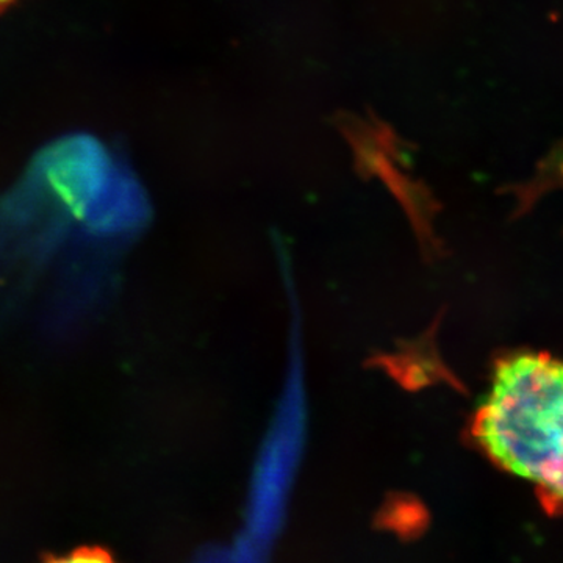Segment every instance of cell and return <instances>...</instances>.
<instances>
[{"label":"cell","instance_id":"cell-3","mask_svg":"<svg viewBox=\"0 0 563 563\" xmlns=\"http://www.w3.org/2000/svg\"><path fill=\"white\" fill-rule=\"evenodd\" d=\"M47 561L57 562H111L113 555L109 550L101 547H81L70 551L69 555H60V558H49Z\"/></svg>","mask_w":563,"mask_h":563},{"label":"cell","instance_id":"cell-1","mask_svg":"<svg viewBox=\"0 0 563 563\" xmlns=\"http://www.w3.org/2000/svg\"><path fill=\"white\" fill-rule=\"evenodd\" d=\"M470 431L493 463L533 485L544 512L563 517L561 358L532 351L499 357Z\"/></svg>","mask_w":563,"mask_h":563},{"label":"cell","instance_id":"cell-4","mask_svg":"<svg viewBox=\"0 0 563 563\" xmlns=\"http://www.w3.org/2000/svg\"><path fill=\"white\" fill-rule=\"evenodd\" d=\"M13 0H0V7L7 5V3H11Z\"/></svg>","mask_w":563,"mask_h":563},{"label":"cell","instance_id":"cell-2","mask_svg":"<svg viewBox=\"0 0 563 563\" xmlns=\"http://www.w3.org/2000/svg\"><path fill=\"white\" fill-rule=\"evenodd\" d=\"M302 418L301 379L298 366H295L279 413L263 444L261 461L254 472L246 531L231 550L235 561L262 559L279 531L288 488L301 450Z\"/></svg>","mask_w":563,"mask_h":563}]
</instances>
